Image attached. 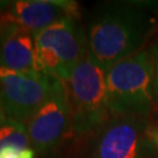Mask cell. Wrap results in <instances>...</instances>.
I'll return each mask as SVG.
<instances>
[{"mask_svg": "<svg viewBox=\"0 0 158 158\" xmlns=\"http://www.w3.org/2000/svg\"><path fill=\"white\" fill-rule=\"evenodd\" d=\"M1 17L17 23L35 36L67 17H79L77 5L62 0H15L7 1Z\"/></svg>", "mask_w": 158, "mask_h": 158, "instance_id": "8", "label": "cell"}, {"mask_svg": "<svg viewBox=\"0 0 158 158\" xmlns=\"http://www.w3.org/2000/svg\"><path fill=\"white\" fill-rule=\"evenodd\" d=\"M35 155L33 148L7 147L0 149V158H35Z\"/></svg>", "mask_w": 158, "mask_h": 158, "instance_id": "11", "label": "cell"}, {"mask_svg": "<svg viewBox=\"0 0 158 158\" xmlns=\"http://www.w3.org/2000/svg\"><path fill=\"white\" fill-rule=\"evenodd\" d=\"M7 147L32 148L25 124L8 118L0 124V149Z\"/></svg>", "mask_w": 158, "mask_h": 158, "instance_id": "10", "label": "cell"}, {"mask_svg": "<svg viewBox=\"0 0 158 158\" xmlns=\"http://www.w3.org/2000/svg\"><path fill=\"white\" fill-rule=\"evenodd\" d=\"M38 60L44 72L68 82L88 54L87 33L76 17H67L35 36Z\"/></svg>", "mask_w": 158, "mask_h": 158, "instance_id": "4", "label": "cell"}, {"mask_svg": "<svg viewBox=\"0 0 158 158\" xmlns=\"http://www.w3.org/2000/svg\"><path fill=\"white\" fill-rule=\"evenodd\" d=\"M152 54L141 51L106 70L109 113L117 117H142L155 103Z\"/></svg>", "mask_w": 158, "mask_h": 158, "instance_id": "2", "label": "cell"}, {"mask_svg": "<svg viewBox=\"0 0 158 158\" xmlns=\"http://www.w3.org/2000/svg\"><path fill=\"white\" fill-rule=\"evenodd\" d=\"M6 119L5 114H4V110H2V107H1V102H0V124Z\"/></svg>", "mask_w": 158, "mask_h": 158, "instance_id": "14", "label": "cell"}, {"mask_svg": "<svg viewBox=\"0 0 158 158\" xmlns=\"http://www.w3.org/2000/svg\"><path fill=\"white\" fill-rule=\"evenodd\" d=\"M31 147L36 153H46L61 143L72 128V109L63 83L25 124Z\"/></svg>", "mask_w": 158, "mask_h": 158, "instance_id": "7", "label": "cell"}, {"mask_svg": "<svg viewBox=\"0 0 158 158\" xmlns=\"http://www.w3.org/2000/svg\"><path fill=\"white\" fill-rule=\"evenodd\" d=\"M63 83L47 73H18L0 67V102L5 117L26 124Z\"/></svg>", "mask_w": 158, "mask_h": 158, "instance_id": "5", "label": "cell"}, {"mask_svg": "<svg viewBox=\"0 0 158 158\" xmlns=\"http://www.w3.org/2000/svg\"><path fill=\"white\" fill-rule=\"evenodd\" d=\"M72 109V130L87 135L101 127L108 116L106 72L91 61L87 54L64 83Z\"/></svg>", "mask_w": 158, "mask_h": 158, "instance_id": "3", "label": "cell"}, {"mask_svg": "<svg viewBox=\"0 0 158 158\" xmlns=\"http://www.w3.org/2000/svg\"><path fill=\"white\" fill-rule=\"evenodd\" d=\"M153 142L147 123L139 117H117L97 137L93 158H153Z\"/></svg>", "mask_w": 158, "mask_h": 158, "instance_id": "6", "label": "cell"}, {"mask_svg": "<svg viewBox=\"0 0 158 158\" xmlns=\"http://www.w3.org/2000/svg\"><path fill=\"white\" fill-rule=\"evenodd\" d=\"M153 67H155V77H153V94H155V104H158V45L152 52Z\"/></svg>", "mask_w": 158, "mask_h": 158, "instance_id": "12", "label": "cell"}, {"mask_svg": "<svg viewBox=\"0 0 158 158\" xmlns=\"http://www.w3.org/2000/svg\"><path fill=\"white\" fill-rule=\"evenodd\" d=\"M0 67L18 73H46L36 54L35 35L0 18Z\"/></svg>", "mask_w": 158, "mask_h": 158, "instance_id": "9", "label": "cell"}, {"mask_svg": "<svg viewBox=\"0 0 158 158\" xmlns=\"http://www.w3.org/2000/svg\"><path fill=\"white\" fill-rule=\"evenodd\" d=\"M150 137H151V139H152V142H153V145H155L156 149L158 150V128L150 131Z\"/></svg>", "mask_w": 158, "mask_h": 158, "instance_id": "13", "label": "cell"}, {"mask_svg": "<svg viewBox=\"0 0 158 158\" xmlns=\"http://www.w3.org/2000/svg\"><path fill=\"white\" fill-rule=\"evenodd\" d=\"M153 26L155 19L148 5L116 1L100 6L88 25V55L106 72L141 52Z\"/></svg>", "mask_w": 158, "mask_h": 158, "instance_id": "1", "label": "cell"}, {"mask_svg": "<svg viewBox=\"0 0 158 158\" xmlns=\"http://www.w3.org/2000/svg\"><path fill=\"white\" fill-rule=\"evenodd\" d=\"M0 18H1V14H0Z\"/></svg>", "mask_w": 158, "mask_h": 158, "instance_id": "15", "label": "cell"}]
</instances>
